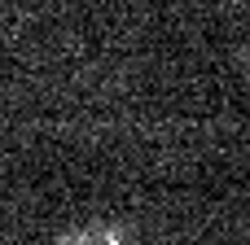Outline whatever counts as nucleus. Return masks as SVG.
<instances>
[{
    "mask_svg": "<svg viewBox=\"0 0 250 245\" xmlns=\"http://www.w3.org/2000/svg\"><path fill=\"white\" fill-rule=\"evenodd\" d=\"M66 245H123V237L110 232V228H92L83 237H66Z\"/></svg>",
    "mask_w": 250,
    "mask_h": 245,
    "instance_id": "obj_1",
    "label": "nucleus"
}]
</instances>
